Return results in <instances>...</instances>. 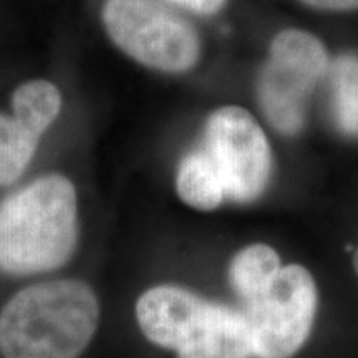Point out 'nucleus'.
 <instances>
[{
    "mask_svg": "<svg viewBox=\"0 0 358 358\" xmlns=\"http://www.w3.org/2000/svg\"><path fill=\"white\" fill-rule=\"evenodd\" d=\"M353 268H355V272L358 275V249L355 250V256H353Z\"/></svg>",
    "mask_w": 358,
    "mask_h": 358,
    "instance_id": "17",
    "label": "nucleus"
},
{
    "mask_svg": "<svg viewBox=\"0 0 358 358\" xmlns=\"http://www.w3.org/2000/svg\"><path fill=\"white\" fill-rule=\"evenodd\" d=\"M280 257L271 245L250 244L231 261L229 282L244 306L254 302L280 271Z\"/></svg>",
    "mask_w": 358,
    "mask_h": 358,
    "instance_id": "11",
    "label": "nucleus"
},
{
    "mask_svg": "<svg viewBox=\"0 0 358 358\" xmlns=\"http://www.w3.org/2000/svg\"><path fill=\"white\" fill-rule=\"evenodd\" d=\"M268 64L303 80L313 88L327 77L330 69L324 43L315 35L299 29L282 30L275 35L271 43Z\"/></svg>",
    "mask_w": 358,
    "mask_h": 358,
    "instance_id": "9",
    "label": "nucleus"
},
{
    "mask_svg": "<svg viewBox=\"0 0 358 358\" xmlns=\"http://www.w3.org/2000/svg\"><path fill=\"white\" fill-rule=\"evenodd\" d=\"M101 15L116 47L141 65L181 73L198 64L194 27L155 0H106Z\"/></svg>",
    "mask_w": 358,
    "mask_h": 358,
    "instance_id": "3",
    "label": "nucleus"
},
{
    "mask_svg": "<svg viewBox=\"0 0 358 358\" xmlns=\"http://www.w3.org/2000/svg\"><path fill=\"white\" fill-rule=\"evenodd\" d=\"M38 140L13 116L0 113V186L12 185L20 178L37 150Z\"/></svg>",
    "mask_w": 358,
    "mask_h": 358,
    "instance_id": "14",
    "label": "nucleus"
},
{
    "mask_svg": "<svg viewBox=\"0 0 358 358\" xmlns=\"http://www.w3.org/2000/svg\"><path fill=\"white\" fill-rule=\"evenodd\" d=\"M213 302L178 285H158L136 302V320L155 345L179 350L186 345Z\"/></svg>",
    "mask_w": 358,
    "mask_h": 358,
    "instance_id": "6",
    "label": "nucleus"
},
{
    "mask_svg": "<svg viewBox=\"0 0 358 358\" xmlns=\"http://www.w3.org/2000/svg\"><path fill=\"white\" fill-rule=\"evenodd\" d=\"M178 358H254L252 335L244 312L211 303Z\"/></svg>",
    "mask_w": 358,
    "mask_h": 358,
    "instance_id": "7",
    "label": "nucleus"
},
{
    "mask_svg": "<svg viewBox=\"0 0 358 358\" xmlns=\"http://www.w3.org/2000/svg\"><path fill=\"white\" fill-rule=\"evenodd\" d=\"M312 92V85L285 73L268 62L259 77V98L264 113L272 127L284 134L301 131Z\"/></svg>",
    "mask_w": 358,
    "mask_h": 358,
    "instance_id": "8",
    "label": "nucleus"
},
{
    "mask_svg": "<svg viewBox=\"0 0 358 358\" xmlns=\"http://www.w3.org/2000/svg\"><path fill=\"white\" fill-rule=\"evenodd\" d=\"M319 295L310 272L280 267L268 287L245 306L254 358H292L310 335Z\"/></svg>",
    "mask_w": 358,
    "mask_h": 358,
    "instance_id": "4",
    "label": "nucleus"
},
{
    "mask_svg": "<svg viewBox=\"0 0 358 358\" xmlns=\"http://www.w3.org/2000/svg\"><path fill=\"white\" fill-rule=\"evenodd\" d=\"M327 75L334 122L347 136L358 138V55L337 57Z\"/></svg>",
    "mask_w": 358,
    "mask_h": 358,
    "instance_id": "12",
    "label": "nucleus"
},
{
    "mask_svg": "<svg viewBox=\"0 0 358 358\" xmlns=\"http://www.w3.org/2000/svg\"><path fill=\"white\" fill-rule=\"evenodd\" d=\"M13 118L35 136H42L60 113L62 96L55 85L34 80L13 93Z\"/></svg>",
    "mask_w": 358,
    "mask_h": 358,
    "instance_id": "13",
    "label": "nucleus"
},
{
    "mask_svg": "<svg viewBox=\"0 0 358 358\" xmlns=\"http://www.w3.org/2000/svg\"><path fill=\"white\" fill-rule=\"evenodd\" d=\"M204 153L226 187L227 199L250 203L266 189L271 176V146L266 133L248 110L222 106L209 115Z\"/></svg>",
    "mask_w": 358,
    "mask_h": 358,
    "instance_id": "5",
    "label": "nucleus"
},
{
    "mask_svg": "<svg viewBox=\"0 0 358 358\" xmlns=\"http://www.w3.org/2000/svg\"><path fill=\"white\" fill-rule=\"evenodd\" d=\"M179 198L199 211H213L227 199L226 187L203 148L182 158L176 176Z\"/></svg>",
    "mask_w": 358,
    "mask_h": 358,
    "instance_id": "10",
    "label": "nucleus"
},
{
    "mask_svg": "<svg viewBox=\"0 0 358 358\" xmlns=\"http://www.w3.org/2000/svg\"><path fill=\"white\" fill-rule=\"evenodd\" d=\"M308 7L327 12H352L358 10V0H302Z\"/></svg>",
    "mask_w": 358,
    "mask_h": 358,
    "instance_id": "16",
    "label": "nucleus"
},
{
    "mask_svg": "<svg viewBox=\"0 0 358 358\" xmlns=\"http://www.w3.org/2000/svg\"><path fill=\"white\" fill-rule=\"evenodd\" d=\"M98 320V299L85 282L32 285L0 313V352L3 358H78Z\"/></svg>",
    "mask_w": 358,
    "mask_h": 358,
    "instance_id": "1",
    "label": "nucleus"
},
{
    "mask_svg": "<svg viewBox=\"0 0 358 358\" xmlns=\"http://www.w3.org/2000/svg\"><path fill=\"white\" fill-rule=\"evenodd\" d=\"M77 192L48 174L0 203V268L34 274L64 266L77 248Z\"/></svg>",
    "mask_w": 358,
    "mask_h": 358,
    "instance_id": "2",
    "label": "nucleus"
},
{
    "mask_svg": "<svg viewBox=\"0 0 358 358\" xmlns=\"http://www.w3.org/2000/svg\"><path fill=\"white\" fill-rule=\"evenodd\" d=\"M198 15H214L226 6L227 0H164Z\"/></svg>",
    "mask_w": 358,
    "mask_h": 358,
    "instance_id": "15",
    "label": "nucleus"
}]
</instances>
